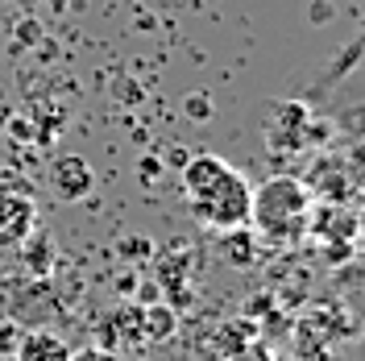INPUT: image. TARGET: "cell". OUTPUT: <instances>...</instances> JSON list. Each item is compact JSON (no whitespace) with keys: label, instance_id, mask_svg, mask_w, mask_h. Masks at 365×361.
Instances as JSON below:
<instances>
[{"label":"cell","instance_id":"6da1fadb","mask_svg":"<svg viewBox=\"0 0 365 361\" xmlns=\"http://www.w3.org/2000/svg\"><path fill=\"white\" fill-rule=\"evenodd\" d=\"M182 200L204 228H216V233L250 228L253 187L220 154H195L182 162Z\"/></svg>","mask_w":365,"mask_h":361},{"label":"cell","instance_id":"7a4b0ae2","mask_svg":"<svg viewBox=\"0 0 365 361\" xmlns=\"http://www.w3.org/2000/svg\"><path fill=\"white\" fill-rule=\"evenodd\" d=\"M312 187L295 175H274L262 187H253L250 203V233L274 249H291L307 237L312 220Z\"/></svg>","mask_w":365,"mask_h":361},{"label":"cell","instance_id":"9c48e42d","mask_svg":"<svg viewBox=\"0 0 365 361\" xmlns=\"http://www.w3.org/2000/svg\"><path fill=\"white\" fill-rule=\"evenodd\" d=\"M17 340H21V328H13V324H4V328H0V357H13V349H17Z\"/></svg>","mask_w":365,"mask_h":361},{"label":"cell","instance_id":"30bf717a","mask_svg":"<svg viewBox=\"0 0 365 361\" xmlns=\"http://www.w3.org/2000/svg\"><path fill=\"white\" fill-rule=\"evenodd\" d=\"M353 249H361L365 253V203L353 212Z\"/></svg>","mask_w":365,"mask_h":361},{"label":"cell","instance_id":"3957f363","mask_svg":"<svg viewBox=\"0 0 365 361\" xmlns=\"http://www.w3.org/2000/svg\"><path fill=\"white\" fill-rule=\"evenodd\" d=\"M38 208L17 175H0V249H17L34 237Z\"/></svg>","mask_w":365,"mask_h":361},{"label":"cell","instance_id":"5b68a950","mask_svg":"<svg viewBox=\"0 0 365 361\" xmlns=\"http://www.w3.org/2000/svg\"><path fill=\"white\" fill-rule=\"evenodd\" d=\"M357 63H365V21H361V29L349 38V42L341 46V54L332 59V67H328V75H324V88H332V83H341L349 71L357 67Z\"/></svg>","mask_w":365,"mask_h":361},{"label":"cell","instance_id":"8992f818","mask_svg":"<svg viewBox=\"0 0 365 361\" xmlns=\"http://www.w3.org/2000/svg\"><path fill=\"white\" fill-rule=\"evenodd\" d=\"M54 187L63 191V195H83L91 187V171L83 158H67V162H54Z\"/></svg>","mask_w":365,"mask_h":361},{"label":"cell","instance_id":"52a82bcc","mask_svg":"<svg viewBox=\"0 0 365 361\" xmlns=\"http://www.w3.org/2000/svg\"><path fill=\"white\" fill-rule=\"evenodd\" d=\"M67 361H120L113 349H100V345H88V349H71Z\"/></svg>","mask_w":365,"mask_h":361},{"label":"cell","instance_id":"ba28073f","mask_svg":"<svg viewBox=\"0 0 365 361\" xmlns=\"http://www.w3.org/2000/svg\"><path fill=\"white\" fill-rule=\"evenodd\" d=\"M228 361H274V353L266 345H245V349H237Z\"/></svg>","mask_w":365,"mask_h":361},{"label":"cell","instance_id":"277c9868","mask_svg":"<svg viewBox=\"0 0 365 361\" xmlns=\"http://www.w3.org/2000/svg\"><path fill=\"white\" fill-rule=\"evenodd\" d=\"M67 357H71V345L50 328L21 332L17 349H13V361H67Z\"/></svg>","mask_w":365,"mask_h":361}]
</instances>
